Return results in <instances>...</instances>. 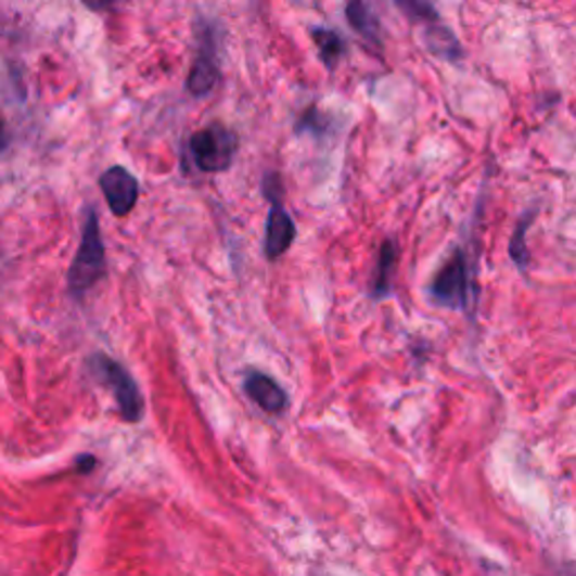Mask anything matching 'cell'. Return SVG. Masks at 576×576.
<instances>
[{
    "mask_svg": "<svg viewBox=\"0 0 576 576\" xmlns=\"http://www.w3.org/2000/svg\"><path fill=\"white\" fill-rule=\"evenodd\" d=\"M90 368H93V374L98 376L100 383H104L117 401L119 414H123L125 421H140L142 419V397H140V389L136 385V381L131 379V374L123 368L117 366L115 360H111L108 356H95L90 360Z\"/></svg>",
    "mask_w": 576,
    "mask_h": 576,
    "instance_id": "3957f363",
    "label": "cell"
},
{
    "mask_svg": "<svg viewBox=\"0 0 576 576\" xmlns=\"http://www.w3.org/2000/svg\"><path fill=\"white\" fill-rule=\"evenodd\" d=\"M188 151L199 171L221 174L232 167V161L239 151V138L230 127L212 123L190 136Z\"/></svg>",
    "mask_w": 576,
    "mask_h": 576,
    "instance_id": "7a4b0ae2",
    "label": "cell"
},
{
    "mask_svg": "<svg viewBox=\"0 0 576 576\" xmlns=\"http://www.w3.org/2000/svg\"><path fill=\"white\" fill-rule=\"evenodd\" d=\"M100 190L115 217H127L138 203L140 185L131 171L125 167H111L100 176Z\"/></svg>",
    "mask_w": 576,
    "mask_h": 576,
    "instance_id": "5b68a950",
    "label": "cell"
},
{
    "mask_svg": "<svg viewBox=\"0 0 576 576\" xmlns=\"http://www.w3.org/2000/svg\"><path fill=\"white\" fill-rule=\"evenodd\" d=\"M8 144H10V133H8V127H5L3 119H0V154H3V151L8 149Z\"/></svg>",
    "mask_w": 576,
    "mask_h": 576,
    "instance_id": "2e32d148",
    "label": "cell"
},
{
    "mask_svg": "<svg viewBox=\"0 0 576 576\" xmlns=\"http://www.w3.org/2000/svg\"><path fill=\"white\" fill-rule=\"evenodd\" d=\"M423 41H426V48L435 56L448 59V62H460L462 54H464L462 43L458 41V37H455L450 29L446 25H441V23L428 25L426 29H423Z\"/></svg>",
    "mask_w": 576,
    "mask_h": 576,
    "instance_id": "30bf717a",
    "label": "cell"
},
{
    "mask_svg": "<svg viewBox=\"0 0 576 576\" xmlns=\"http://www.w3.org/2000/svg\"><path fill=\"white\" fill-rule=\"evenodd\" d=\"M394 261H397V251H394L392 241H385L381 255H379V268L374 278V295H385L392 284V272H394Z\"/></svg>",
    "mask_w": 576,
    "mask_h": 576,
    "instance_id": "4fadbf2b",
    "label": "cell"
},
{
    "mask_svg": "<svg viewBox=\"0 0 576 576\" xmlns=\"http://www.w3.org/2000/svg\"><path fill=\"white\" fill-rule=\"evenodd\" d=\"M106 270V255L102 244L100 221L93 207L86 209L84 230H81V244L75 255V261L68 272V284L75 295L86 293L90 286H95Z\"/></svg>",
    "mask_w": 576,
    "mask_h": 576,
    "instance_id": "6da1fadb",
    "label": "cell"
},
{
    "mask_svg": "<svg viewBox=\"0 0 576 576\" xmlns=\"http://www.w3.org/2000/svg\"><path fill=\"white\" fill-rule=\"evenodd\" d=\"M244 389L248 392V397L266 412L270 414H278L282 410H286L289 399H286V392L272 381L270 376L261 374V372H251L246 376Z\"/></svg>",
    "mask_w": 576,
    "mask_h": 576,
    "instance_id": "ba28073f",
    "label": "cell"
},
{
    "mask_svg": "<svg viewBox=\"0 0 576 576\" xmlns=\"http://www.w3.org/2000/svg\"><path fill=\"white\" fill-rule=\"evenodd\" d=\"M219 81V56H217V41L212 27L205 25V29L199 37V54L190 68V75L185 79V90L192 98H205L212 93V88Z\"/></svg>",
    "mask_w": 576,
    "mask_h": 576,
    "instance_id": "277c9868",
    "label": "cell"
},
{
    "mask_svg": "<svg viewBox=\"0 0 576 576\" xmlns=\"http://www.w3.org/2000/svg\"><path fill=\"white\" fill-rule=\"evenodd\" d=\"M81 3L90 10V12H106L111 10L117 0H81Z\"/></svg>",
    "mask_w": 576,
    "mask_h": 576,
    "instance_id": "9a60e30c",
    "label": "cell"
},
{
    "mask_svg": "<svg viewBox=\"0 0 576 576\" xmlns=\"http://www.w3.org/2000/svg\"><path fill=\"white\" fill-rule=\"evenodd\" d=\"M295 239V223L291 219L289 212L284 209L282 199L270 201V212L266 219V239H264V251L268 259L282 257Z\"/></svg>",
    "mask_w": 576,
    "mask_h": 576,
    "instance_id": "52a82bcc",
    "label": "cell"
},
{
    "mask_svg": "<svg viewBox=\"0 0 576 576\" xmlns=\"http://www.w3.org/2000/svg\"><path fill=\"white\" fill-rule=\"evenodd\" d=\"M433 295L441 305L466 307L469 305V270L462 253H455L452 259L437 272L433 282Z\"/></svg>",
    "mask_w": 576,
    "mask_h": 576,
    "instance_id": "8992f818",
    "label": "cell"
},
{
    "mask_svg": "<svg viewBox=\"0 0 576 576\" xmlns=\"http://www.w3.org/2000/svg\"><path fill=\"white\" fill-rule=\"evenodd\" d=\"M394 5H397L401 10L404 16H408L410 21H417V23H423V25H435V23H441L439 21V14L433 5V0H394Z\"/></svg>",
    "mask_w": 576,
    "mask_h": 576,
    "instance_id": "7c38bea8",
    "label": "cell"
},
{
    "mask_svg": "<svg viewBox=\"0 0 576 576\" xmlns=\"http://www.w3.org/2000/svg\"><path fill=\"white\" fill-rule=\"evenodd\" d=\"M345 16L358 37H362L374 48H381V23L368 5V0H347Z\"/></svg>",
    "mask_w": 576,
    "mask_h": 576,
    "instance_id": "9c48e42d",
    "label": "cell"
},
{
    "mask_svg": "<svg viewBox=\"0 0 576 576\" xmlns=\"http://www.w3.org/2000/svg\"><path fill=\"white\" fill-rule=\"evenodd\" d=\"M311 35H313V43H316V48L320 52V62L329 71L336 68L338 62L343 59V54H345L343 37L336 33V29H331V27H313Z\"/></svg>",
    "mask_w": 576,
    "mask_h": 576,
    "instance_id": "8fae6325",
    "label": "cell"
},
{
    "mask_svg": "<svg viewBox=\"0 0 576 576\" xmlns=\"http://www.w3.org/2000/svg\"><path fill=\"white\" fill-rule=\"evenodd\" d=\"M322 117H320V111L316 106H311L305 115H302L297 119V125H295V133H307L311 131L313 136H320L322 133Z\"/></svg>",
    "mask_w": 576,
    "mask_h": 576,
    "instance_id": "5bb4252c",
    "label": "cell"
}]
</instances>
